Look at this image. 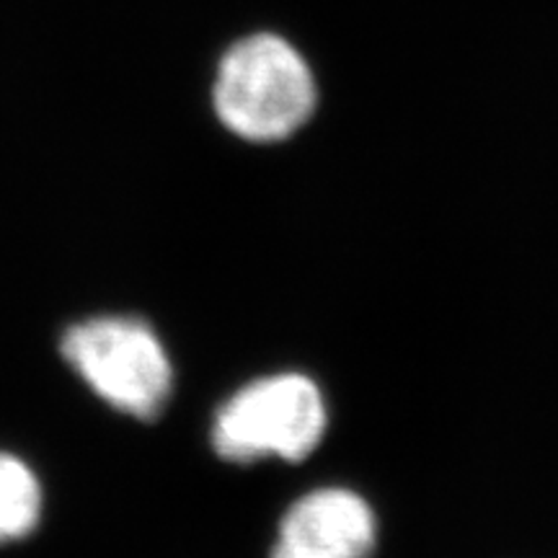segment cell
<instances>
[{"label":"cell","instance_id":"cell-2","mask_svg":"<svg viewBox=\"0 0 558 558\" xmlns=\"http://www.w3.org/2000/svg\"><path fill=\"white\" fill-rule=\"evenodd\" d=\"M62 357L99 399L143 422L166 409L173 369L163 341L145 320L99 316L70 326Z\"/></svg>","mask_w":558,"mask_h":558},{"label":"cell","instance_id":"cell-4","mask_svg":"<svg viewBox=\"0 0 558 558\" xmlns=\"http://www.w3.org/2000/svg\"><path fill=\"white\" fill-rule=\"evenodd\" d=\"M375 514L349 488H316L288 509L271 558H369Z\"/></svg>","mask_w":558,"mask_h":558},{"label":"cell","instance_id":"cell-3","mask_svg":"<svg viewBox=\"0 0 558 558\" xmlns=\"http://www.w3.org/2000/svg\"><path fill=\"white\" fill-rule=\"evenodd\" d=\"M316 383L298 373L259 378L235 390L213 422V448L228 463L308 458L326 432Z\"/></svg>","mask_w":558,"mask_h":558},{"label":"cell","instance_id":"cell-5","mask_svg":"<svg viewBox=\"0 0 558 558\" xmlns=\"http://www.w3.org/2000/svg\"><path fill=\"white\" fill-rule=\"evenodd\" d=\"M41 486L24 460L0 452V543L34 533L41 518Z\"/></svg>","mask_w":558,"mask_h":558},{"label":"cell","instance_id":"cell-1","mask_svg":"<svg viewBox=\"0 0 558 558\" xmlns=\"http://www.w3.org/2000/svg\"><path fill=\"white\" fill-rule=\"evenodd\" d=\"M209 101L230 135L269 145L311 122L318 86L308 60L292 41L275 32H254L220 52Z\"/></svg>","mask_w":558,"mask_h":558}]
</instances>
